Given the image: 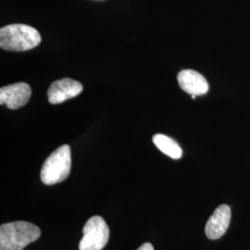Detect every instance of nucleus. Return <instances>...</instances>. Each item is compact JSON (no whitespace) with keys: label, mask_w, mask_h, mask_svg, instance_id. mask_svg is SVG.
<instances>
[{"label":"nucleus","mask_w":250,"mask_h":250,"mask_svg":"<svg viewBox=\"0 0 250 250\" xmlns=\"http://www.w3.org/2000/svg\"><path fill=\"white\" fill-rule=\"evenodd\" d=\"M177 80L180 87L191 96H202L208 91V83L205 77L194 70L181 71Z\"/></svg>","instance_id":"nucleus-8"},{"label":"nucleus","mask_w":250,"mask_h":250,"mask_svg":"<svg viewBox=\"0 0 250 250\" xmlns=\"http://www.w3.org/2000/svg\"><path fill=\"white\" fill-rule=\"evenodd\" d=\"M153 142L162 153L173 160H179L183 155V150L177 142L167 135L155 134L153 136Z\"/></svg>","instance_id":"nucleus-9"},{"label":"nucleus","mask_w":250,"mask_h":250,"mask_svg":"<svg viewBox=\"0 0 250 250\" xmlns=\"http://www.w3.org/2000/svg\"><path fill=\"white\" fill-rule=\"evenodd\" d=\"M32 95L31 87L25 83H18L1 87L0 104L9 109H18L25 106Z\"/></svg>","instance_id":"nucleus-5"},{"label":"nucleus","mask_w":250,"mask_h":250,"mask_svg":"<svg viewBox=\"0 0 250 250\" xmlns=\"http://www.w3.org/2000/svg\"><path fill=\"white\" fill-rule=\"evenodd\" d=\"M137 250H154V248L150 243H145Z\"/></svg>","instance_id":"nucleus-10"},{"label":"nucleus","mask_w":250,"mask_h":250,"mask_svg":"<svg viewBox=\"0 0 250 250\" xmlns=\"http://www.w3.org/2000/svg\"><path fill=\"white\" fill-rule=\"evenodd\" d=\"M231 213V208L225 204L215 209L206 224V235L208 239L216 240L224 235L230 225Z\"/></svg>","instance_id":"nucleus-7"},{"label":"nucleus","mask_w":250,"mask_h":250,"mask_svg":"<svg viewBox=\"0 0 250 250\" xmlns=\"http://www.w3.org/2000/svg\"><path fill=\"white\" fill-rule=\"evenodd\" d=\"M83 236L79 244L80 250H102L109 239V229L100 216H93L84 224Z\"/></svg>","instance_id":"nucleus-4"},{"label":"nucleus","mask_w":250,"mask_h":250,"mask_svg":"<svg viewBox=\"0 0 250 250\" xmlns=\"http://www.w3.org/2000/svg\"><path fill=\"white\" fill-rule=\"evenodd\" d=\"M83 89V84L78 81L71 78H63L52 83L47 91L48 101L51 104H60L68 99H73L80 95Z\"/></svg>","instance_id":"nucleus-6"},{"label":"nucleus","mask_w":250,"mask_h":250,"mask_svg":"<svg viewBox=\"0 0 250 250\" xmlns=\"http://www.w3.org/2000/svg\"><path fill=\"white\" fill-rule=\"evenodd\" d=\"M41 236L36 224L23 221L11 222L0 226V250H23Z\"/></svg>","instance_id":"nucleus-1"},{"label":"nucleus","mask_w":250,"mask_h":250,"mask_svg":"<svg viewBox=\"0 0 250 250\" xmlns=\"http://www.w3.org/2000/svg\"><path fill=\"white\" fill-rule=\"evenodd\" d=\"M72 168V153L68 145H63L45 160L41 170V181L53 186L68 178Z\"/></svg>","instance_id":"nucleus-3"},{"label":"nucleus","mask_w":250,"mask_h":250,"mask_svg":"<svg viewBox=\"0 0 250 250\" xmlns=\"http://www.w3.org/2000/svg\"><path fill=\"white\" fill-rule=\"evenodd\" d=\"M41 43V36L34 27L10 24L0 29V46L9 51H26Z\"/></svg>","instance_id":"nucleus-2"}]
</instances>
